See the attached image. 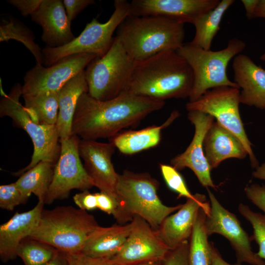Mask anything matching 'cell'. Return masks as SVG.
<instances>
[{
  "instance_id": "cell-17",
  "label": "cell",
  "mask_w": 265,
  "mask_h": 265,
  "mask_svg": "<svg viewBox=\"0 0 265 265\" xmlns=\"http://www.w3.org/2000/svg\"><path fill=\"white\" fill-rule=\"evenodd\" d=\"M219 0H133L130 2L133 16H161L182 23L193 24L199 17L215 8Z\"/></svg>"
},
{
  "instance_id": "cell-23",
  "label": "cell",
  "mask_w": 265,
  "mask_h": 265,
  "mask_svg": "<svg viewBox=\"0 0 265 265\" xmlns=\"http://www.w3.org/2000/svg\"><path fill=\"white\" fill-rule=\"evenodd\" d=\"M130 222L97 227L88 237L82 251L94 258H111L120 250L130 233Z\"/></svg>"
},
{
  "instance_id": "cell-39",
  "label": "cell",
  "mask_w": 265,
  "mask_h": 265,
  "mask_svg": "<svg viewBox=\"0 0 265 265\" xmlns=\"http://www.w3.org/2000/svg\"><path fill=\"white\" fill-rule=\"evenodd\" d=\"M73 200L79 209L84 211H90L97 208V197L95 193L88 190L82 191L76 194Z\"/></svg>"
},
{
  "instance_id": "cell-21",
  "label": "cell",
  "mask_w": 265,
  "mask_h": 265,
  "mask_svg": "<svg viewBox=\"0 0 265 265\" xmlns=\"http://www.w3.org/2000/svg\"><path fill=\"white\" fill-rule=\"evenodd\" d=\"M44 203L38 201L31 210L18 212L0 226V258L4 263L17 257V250L21 242L27 238L37 226Z\"/></svg>"
},
{
  "instance_id": "cell-47",
  "label": "cell",
  "mask_w": 265,
  "mask_h": 265,
  "mask_svg": "<svg viewBox=\"0 0 265 265\" xmlns=\"http://www.w3.org/2000/svg\"><path fill=\"white\" fill-rule=\"evenodd\" d=\"M135 265H162V260L149 262Z\"/></svg>"
},
{
  "instance_id": "cell-26",
  "label": "cell",
  "mask_w": 265,
  "mask_h": 265,
  "mask_svg": "<svg viewBox=\"0 0 265 265\" xmlns=\"http://www.w3.org/2000/svg\"><path fill=\"white\" fill-rule=\"evenodd\" d=\"M54 164L41 161L20 176L15 184L25 204L31 194L44 203L52 182Z\"/></svg>"
},
{
  "instance_id": "cell-3",
  "label": "cell",
  "mask_w": 265,
  "mask_h": 265,
  "mask_svg": "<svg viewBox=\"0 0 265 265\" xmlns=\"http://www.w3.org/2000/svg\"><path fill=\"white\" fill-rule=\"evenodd\" d=\"M184 24L161 16H128L117 28V36L134 61L159 53L177 51L184 45Z\"/></svg>"
},
{
  "instance_id": "cell-2",
  "label": "cell",
  "mask_w": 265,
  "mask_h": 265,
  "mask_svg": "<svg viewBox=\"0 0 265 265\" xmlns=\"http://www.w3.org/2000/svg\"><path fill=\"white\" fill-rule=\"evenodd\" d=\"M193 82L192 69L176 51L159 53L134 61L129 91L164 101L189 98Z\"/></svg>"
},
{
  "instance_id": "cell-40",
  "label": "cell",
  "mask_w": 265,
  "mask_h": 265,
  "mask_svg": "<svg viewBox=\"0 0 265 265\" xmlns=\"http://www.w3.org/2000/svg\"><path fill=\"white\" fill-rule=\"evenodd\" d=\"M95 194L97 200V209L113 216L118 208L117 199L103 192L100 191Z\"/></svg>"
},
{
  "instance_id": "cell-15",
  "label": "cell",
  "mask_w": 265,
  "mask_h": 265,
  "mask_svg": "<svg viewBox=\"0 0 265 265\" xmlns=\"http://www.w3.org/2000/svg\"><path fill=\"white\" fill-rule=\"evenodd\" d=\"M187 118L194 126L193 139L183 153L171 159V165L178 171L186 167L190 169L202 186L215 189L211 176L212 169L205 157L203 146L205 135L215 118L198 110L188 111Z\"/></svg>"
},
{
  "instance_id": "cell-19",
  "label": "cell",
  "mask_w": 265,
  "mask_h": 265,
  "mask_svg": "<svg viewBox=\"0 0 265 265\" xmlns=\"http://www.w3.org/2000/svg\"><path fill=\"white\" fill-rule=\"evenodd\" d=\"M31 18L41 26V38L47 47H62L75 38L62 0H43Z\"/></svg>"
},
{
  "instance_id": "cell-49",
  "label": "cell",
  "mask_w": 265,
  "mask_h": 265,
  "mask_svg": "<svg viewBox=\"0 0 265 265\" xmlns=\"http://www.w3.org/2000/svg\"></svg>"
},
{
  "instance_id": "cell-24",
  "label": "cell",
  "mask_w": 265,
  "mask_h": 265,
  "mask_svg": "<svg viewBox=\"0 0 265 265\" xmlns=\"http://www.w3.org/2000/svg\"><path fill=\"white\" fill-rule=\"evenodd\" d=\"M88 92L85 70L67 82L58 91L59 110L56 124L59 138L72 135V123L80 96Z\"/></svg>"
},
{
  "instance_id": "cell-37",
  "label": "cell",
  "mask_w": 265,
  "mask_h": 265,
  "mask_svg": "<svg viewBox=\"0 0 265 265\" xmlns=\"http://www.w3.org/2000/svg\"><path fill=\"white\" fill-rule=\"evenodd\" d=\"M246 197L265 213V186L252 184L244 189Z\"/></svg>"
},
{
  "instance_id": "cell-10",
  "label": "cell",
  "mask_w": 265,
  "mask_h": 265,
  "mask_svg": "<svg viewBox=\"0 0 265 265\" xmlns=\"http://www.w3.org/2000/svg\"><path fill=\"white\" fill-rule=\"evenodd\" d=\"M239 89L221 86L208 90L196 101L186 104L187 110H198L213 116L221 126L241 141L249 157L252 168H256V159L244 129L239 111Z\"/></svg>"
},
{
  "instance_id": "cell-43",
  "label": "cell",
  "mask_w": 265,
  "mask_h": 265,
  "mask_svg": "<svg viewBox=\"0 0 265 265\" xmlns=\"http://www.w3.org/2000/svg\"><path fill=\"white\" fill-rule=\"evenodd\" d=\"M46 265H69L67 254L58 250L55 256Z\"/></svg>"
},
{
  "instance_id": "cell-35",
  "label": "cell",
  "mask_w": 265,
  "mask_h": 265,
  "mask_svg": "<svg viewBox=\"0 0 265 265\" xmlns=\"http://www.w3.org/2000/svg\"><path fill=\"white\" fill-rule=\"evenodd\" d=\"M189 241H186L175 249L169 250L162 260V265H189Z\"/></svg>"
},
{
  "instance_id": "cell-41",
  "label": "cell",
  "mask_w": 265,
  "mask_h": 265,
  "mask_svg": "<svg viewBox=\"0 0 265 265\" xmlns=\"http://www.w3.org/2000/svg\"><path fill=\"white\" fill-rule=\"evenodd\" d=\"M43 0H8L7 2L16 7L25 17L33 14Z\"/></svg>"
},
{
  "instance_id": "cell-5",
  "label": "cell",
  "mask_w": 265,
  "mask_h": 265,
  "mask_svg": "<svg viewBox=\"0 0 265 265\" xmlns=\"http://www.w3.org/2000/svg\"><path fill=\"white\" fill-rule=\"evenodd\" d=\"M86 211L71 206L42 210L28 238L46 243L67 254L80 253L90 234L99 226Z\"/></svg>"
},
{
  "instance_id": "cell-4",
  "label": "cell",
  "mask_w": 265,
  "mask_h": 265,
  "mask_svg": "<svg viewBox=\"0 0 265 265\" xmlns=\"http://www.w3.org/2000/svg\"><path fill=\"white\" fill-rule=\"evenodd\" d=\"M159 182L147 172L125 170L118 175L116 186L118 208L113 216L119 224L131 222L134 216L145 219L155 230L183 204L167 206L158 195Z\"/></svg>"
},
{
  "instance_id": "cell-6",
  "label": "cell",
  "mask_w": 265,
  "mask_h": 265,
  "mask_svg": "<svg viewBox=\"0 0 265 265\" xmlns=\"http://www.w3.org/2000/svg\"><path fill=\"white\" fill-rule=\"evenodd\" d=\"M245 46L242 40L237 38L229 40L225 48L217 51L206 50L190 42L184 44L177 52L186 61L193 72L189 102L196 101L214 88L230 86L239 89L228 79L226 70L231 59L240 53Z\"/></svg>"
},
{
  "instance_id": "cell-38",
  "label": "cell",
  "mask_w": 265,
  "mask_h": 265,
  "mask_svg": "<svg viewBox=\"0 0 265 265\" xmlns=\"http://www.w3.org/2000/svg\"><path fill=\"white\" fill-rule=\"evenodd\" d=\"M63 5L67 18L71 23L79 13L91 4L95 3L93 0H64Z\"/></svg>"
},
{
  "instance_id": "cell-7",
  "label": "cell",
  "mask_w": 265,
  "mask_h": 265,
  "mask_svg": "<svg viewBox=\"0 0 265 265\" xmlns=\"http://www.w3.org/2000/svg\"><path fill=\"white\" fill-rule=\"evenodd\" d=\"M134 64L116 36L108 52L95 58L85 70L88 93L97 100L107 101L129 91Z\"/></svg>"
},
{
  "instance_id": "cell-48",
  "label": "cell",
  "mask_w": 265,
  "mask_h": 265,
  "mask_svg": "<svg viewBox=\"0 0 265 265\" xmlns=\"http://www.w3.org/2000/svg\"><path fill=\"white\" fill-rule=\"evenodd\" d=\"M260 59L262 60H264L265 61V52L264 53V54H263L261 57H260Z\"/></svg>"
},
{
  "instance_id": "cell-31",
  "label": "cell",
  "mask_w": 265,
  "mask_h": 265,
  "mask_svg": "<svg viewBox=\"0 0 265 265\" xmlns=\"http://www.w3.org/2000/svg\"><path fill=\"white\" fill-rule=\"evenodd\" d=\"M57 252L56 249L46 243L27 237L19 245L17 256L25 265H46Z\"/></svg>"
},
{
  "instance_id": "cell-9",
  "label": "cell",
  "mask_w": 265,
  "mask_h": 265,
  "mask_svg": "<svg viewBox=\"0 0 265 265\" xmlns=\"http://www.w3.org/2000/svg\"><path fill=\"white\" fill-rule=\"evenodd\" d=\"M114 10L105 23L93 18L83 30L71 42L62 47L42 49L43 64L49 67L66 57L74 54L92 53L99 57L104 55L114 40L112 35L122 22L130 14V2L115 0Z\"/></svg>"
},
{
  "instance_id": "cell-18",
  "label": "cell",
  "mask_w": 265,
  "mask_h": 265,
  "mask_svg": "<svg viewBox=\"0 0 265 265\" xmlns=\"http://www.w3.org/2000/svg\"><path fill=\"white\" fill-rule=\"evenodd\" d=\"M201 207L210 208V202L204 194L197 193L192 198L186 199L182 207L168 216L156 230L169 250L189 239Z\"/></svg>"
},
{
  "instance_id": "cell-33",
  "label": "cell",
  "mask_w": 265,
  "mask_h": 265,
  "mask_svg": "<svg viewBox=\"0 0 265 265\" xmlns=\"http://www.w3.org/2000/svg\"><path fill=\"white\" fill-rule=\"evenodd\" d=\"M160 169L163 178L167 186L172 191L177 193L179 197L186 199L193 197L188 190L185 180L178 172L171 165L160 164Z\"/></svg>"
},
{
  "instance_id": "cell-14",
  "label": "cell",
  "mask_w": 265,
  "mask_h": 265,
  "mask_svg": "<svg viewBox=\"0 0 265 265\" xmlns=\"http://www.w3.org/2000/svg\"><path fill=\"white\" fill-rule=\"evenodd\" d=\"M130 234L120 250L111 258L116 265H135L161 261L169 251L156 230L143 218L133 216Z\"/></svg>"
},
{
  "instance_id": "cell-29",
  "label": "cell",
  "mask_w": 265,
  "mask_h": 265,
  "mask_svg": "<svg viewBox=\"0 0 265 265\" xmlns=\"http://www.w3.org/2000/svg\"><path fill=\"white\" fill-rule=\"evenodd\" d=\"M210 208L199 210L189 238L188 259L189 265H211V244L205 228L206 215Z\"/></svg>"
},
{
  "instance_id": "cell-42",
  "label": "cell",
  "mask_w": 265,
  "mask_h": 265,
  "mask_svg": "<svg viewBox=\"0 0 265 265\" xmlns=\"http://www.w3.org/2000/svg\"><path fill=\"white\" fill-rule=\"evenodd\" d=\"M211 250V265H231L226 262L221 257L219 252L214 247L212 242H210Z\"/></svg>"
},
{
  "instance_id": "cell-46",
  "label": "cell",
  "mask_w": 265,
  "mask_h": 265,
  "mask_svg": "<svg viewBox=\"0 0 265 265\" xmlns=\"http://www.w3.org/2000/svg\"><path fill=\"white\" fill-rule=\"evenodd\" d=\"M252 175L255 178L265 181V161L255 168Z\"/></svg>"
},
{
  "instance_id": "cell-12",
  "label": "cell",
  "mask_w": 265,
  "mask_h": 265,
  "mask_svg": "<svg viewBox=\"0 0 265 265\" xmlns=\"http://www.w3.org/2000/svg\"><path fill=\"white\" fill-rule=\"evenodd\" d=\"M97 56L92 53L77 54L63 58L49 67L36 64L24 78L23 95L58 91L69 80L84 70Z\"/></svg>"
},
{
  "instance_id": "cell-32",
  "label": "cell",
  "mask_w": 265,
  "mask_h": 265,
  "mask_svg": "<svg viewBox=\"0 0 265 265\" xmlns=\"http://www.w3.org/2000/svg\"><path fill=\"white\" fill-rule=\"evenodd\" d=\"M238 210L253 227V239L259 246L257 255L261 259H265V213L255 212L242 203L239 204Z\"/></svg>"
},
{
  "instance_id": "cell-44",
  "label": "cell",
  "mask_w": 265,
  "mask_h": 265,
  "mask_svg": "<svg viewBox=\"0 0 265 265\" xmlns=\"http://www.w3.org/2000/svg\"><path fill=\"white\" fill-rule=\"evenodd\" d=\"M259 0H242V3L246 11V15L248 19H251L258 2Z\"/></svg>"
},
{
  "instance_id": "cell-25",
  "label": "cell",
  "mask_w": 265,
  "mask_h": 265,
  "mask_svg": "<svg viewBox=\"0 0 265 265\" xmlns=\"http://www.w3.org/2000/svg\"><path fill=\"white\" fill-rule=\"evenodd\" d=\"M180 113L174 110L167 120L160 126L153 125L140 130L120 132L109 138L110 142L123 154L132 155L155 147L160 142L161 132L178 117Z\"/></svg>"
},
{
  "instance_id": "cell-16",
  "label": "cell",
  "mask_w": 265,
  "mask_h": 265,
  "mask_svg": "<svg viewBox=\"0 0 265 265\" xmlns=\"http://www.w3.org/2000/svg\"><path fill=\"white\" fill-rule=\"evenodd\" d=\"M115 148L111 142L102 143L94 140L80 139L79 144L80 156L94 186L117 200L116 186L119 174L111 161Z\"/></svg>"
},
{
  "instance_id": "cell-27",
  "label": "cell",
  "mask_w": 265,
  "mask_h": 265,
  "mask_svg": "<svg viewBox=\"0 0 265 265\" xmlns=\"http://www.w3.org/2000/svg\"><path fill=\"white\" fill-rule=\"evenodd\" d=\"M235 0H222L213 9L199 17L193 23L195 33L190 43L210 50L213 39L220 29L221 19Z\"/></svg>"
},
{
  "instance_id": "cell-45",
  "label": "cell",
  "mask_w": 265,
  "mask_h": 265,
  "mask_svg": "<svg viewBox=\"0 0 265 265\" xmlns=\"http://www.w3.org/2000/svg\"><path fill=\"white\" fill-rule=\"evenodd\" d=\"M256 18L265 19V0H259L253 16V18Z\"/></svg>"
},
{
  "instance_id": "cell-28",
  "label": "cell",
  "mask_w": 265,
  "mask_h": 265,
  "mask_svg": "<svg viewBox=\"0 0 265 265\" xmlns=\"http://www.w3.org/2000/svg\"><path fill=\"white\" fill-rule=\"evenodd\" d=\"M23 97L25 107L36 123L44 125L56 124L59 110L58 91L23 95Z\"/></svg>"
},
{
  "instance_id": "cell-22",
  "label": "cell",
  "mask_w": 265,
  "mask_h": 265,
  "mask_svg": "<svg viewBox=\"0 0 265 265\" xmlns=\"http://www.w3.org/2000/svg\"><path fill=\"white\" fill-rule=\"evenodd\" d=\"M206 159L211 169L229 158L243 159L248 153L239 139L228 130L214 121L203 141Z\"/></svg>"
},
{
  "instance_id": "cell-36",
  "label": "cell",
  "mask_w": 265,
  "mask_h": 265,
  "mask_svg": "<svg viewBox=\"0 0 265 265\" xmlns=\"http://www.w3.org/2000/svg\"><path fill=\"white\" fill-rule=\"evenodd\" d=\"M67 255L69 265H116L111 258H94L82 252Z\"/></svg>"
},
{
  "instance_id": "cell-20",
  "label": "cell",
  "mask_w": 265,
  "mask_h": 265,
  "mask_svg": "<svg viewBox=\"0 0 265 265\" xmlns=\"http://www.w3.org/2000/svg\"><path fill=\"white\" fill-rule=\"evenodd\" d=\"M232 67L234 81L241 88L240 103L265 109V69L242 53L235 56Z\"/></svg>"
},
{
  "instance_id": "cell-34",
  "label": "cell",
  "mask_w": 265,
  "mask_h": 265,
  "mask_svg": "<svg viewBox=\"0 0 265 265\" xmlns=\"http://www.w3.org/2000/svg\"><path fill=\"white\" fill-rule=\"evenodd\" d=\"M21 204H23L22 195L15 182L0 186V208L11 211Z\"/></svg>"
},
{
  "instance_id": "cell-11",
  "label": "cell",
  "mask_w": 265,
  "mask_h": 265,
  "mask_svg": "<svg viewBox=\"0 0 265 265\" xmlns=\"http://www.w3.org/2000/svg\"><path fill=\"white\" fill-rule=\"evenodd\" d=\"M80 139L76 135L60 139V153L54 165L53 175L45 204L66 199L72 189L88 190L94 184L80 160L79 153Z\"/></svg>"
},
{
  "instance_id": "cell-13",
  "label": "cell",
  "mask_w": 265,
  "mask_h": 265,
  "mask_svg": "<svg viewBox=\"0 0 265 265\" xmlns=\"http://www.w3.org/2000/svg\"><path fill=\"white\" fill-rule=\"evenodd\" d=\"M207 190L210 204L205 220L207 235L218 234L225 238L234 250L238 262L265 265V262L253 251L250 238L236 215L223 207L208 188Z\"/></svg>"
},
{
  "instance_id": "cell-30",
  "label": "cell",
  "mask_w": 265,
  "mask_h": 265,
  "mask_svg": "<svg viewBox=\"0 0 265 265\" xmlns=\"http://www.w3.org/2000/svg\"><path fill=\"white\" fill-rule=\"evenodd\" d=\"M32 31L24 23L10 15L2 17L0 26V41L13 39L22 43L33 55L36 64L42 65L43 57L41 49L35 41Z\"/></svg>"
},
{
  "instance_id": "cell-8",
  "label": "cell",
  "mask_w": 265,
  "mask_h": 265,
  "mask_svg": "<svg viewBox=\"0 0 265 265\" xmlns=\"http://www.w3.org/2000/svg\"><path fill=\"white\" fill-rule=\"evenodd\" d=\"M23 95L22 86L17 83L8 94L2 93L0 101V116L10 117L13 124L26 131L31 138L34 150L29 163L13 173L21 175L41 161L55 164L60 153L59 136L56 125H44L36 123L30 117L24 106L20 102Z\"/></svg>"
},
{
  "instance_id": "cell-1",
  "label": "cell",
  "mask_w": 265,
  "mask_h": 265,
  "mask_svg": "<svg viewBox=\"0 0 265 265\" xmlns=\"http://www.w3.org/2000/svg\"><path fill=\"white\" fill-rule=\"evenodd\" d=\"M164 105L165 101L129 91L107 101L97 100L84 92L77 104L72 133L85 140L110 138L122 129L137 124Z\"/></svg>"
}]
</instances>
